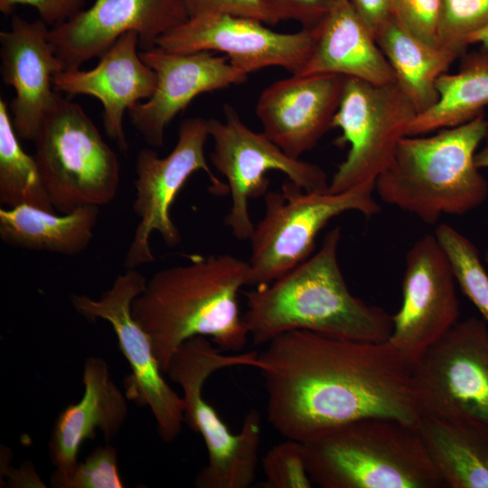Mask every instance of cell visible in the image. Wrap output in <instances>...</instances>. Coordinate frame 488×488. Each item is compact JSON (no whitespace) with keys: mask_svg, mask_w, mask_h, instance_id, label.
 Here are the masks:
<instances>
[{"mask_svg":"<svg viewBox=\"0 0 488 488\" xmlns=\"http://www.w3.org/2000/svg\"><path fill=\"white\" fill-rule=\"evenodd\" d=\"M258 353L271 426L303 442L335 426L379 417L417 426L414 367L388 341L360 342L293 330Z\"/></svg>","mask_w":488,"mask_h":488,"instance_id":"cell-1","label":"cell"},{"mask_svg":"<svg viewBox=\"0 0 488 488\" xmlns=\"http://www.w3.org/2000/svg\"><path fill=\"white\" fill-rule=\"evenodd\" d=\"M475 43H479L483 47L488 48V26L471 36L469 44Z\"/></svg>","mask_w":488,"mask_h":488,"instance_id":"cell-38","label":"cell"},{"mask_svg":"<svg viewBox=\"0 0 488 488\" xmlns=\"http://www.w3.org/2000/svg\"><path fill=\"white\" fill-rule=\"evenodd\" d=\"M482 144L474 157L475 164L479 169L488 168V128Z\"/></svg>","mask_w":488,"mask_h":488,"instance_id":"cell-37","label":"cell"},{"mask_svg":"<svg viewBox=\"0 0 488 488\" xmlns=\"http://www.w3.org/2000/svg\"><path fill=\"white\" fill-rule=\"evenodd\" d=\"M487 128L483 114L431 135L404 136L374 190L385 203L429 225L445 214L469 212L488 195V183L474 161Z\"/></svg>","mask_w":488,"mask_h":488,"instance_id":"cell-4","label":"cell"},{"mask_svg":"<svg viewBox=\"0 0 488 488\" xmlns=\"http://www.w3.org/2000/svg\"><path fill=\"white\" fill-rule=\"evenodd\" d=\"M373 191L307 192L291 181L280 192H267L265 213L249 238V286H263L313 255L318 233L333 218L358 211L371 217L380 211Z\"/></svg>","mask_w":488,"mask_h":488,"instance_id":"cell-8","label":"cell"},{"mask_svg":"<svg viewBox=\"0 0 488 488\" xmlns=\"http://www.w3.org/2000/svg\"><path fill=\"white\" fill-rule=\"evenodd\" d=\"M209 137L208 119L188 118L181 123L177 142L169 155L160 157L152 149L139 152L136 163V198L133 211L140 221L125 258L127 269L155 260L149 242L154 231L160 234L167 247L174 248L180 244L181 235L170 211L192 174L198 171L207 174L212 194L222 195L229 192L228 185L213 174L207 164L204 146Z\"/></svg>","mask_w":488,"mask_h":488,"instance_id":"cell-11","label":"cell"},{"mask_svg":"<svg viewBox=\"0 0 488 488\" xmlns=\"http://www.w3.org/2000/svg\"><path fill=\"white\" fill-rule=\"evenodd\" d=\"M422 413L488 424V325L458 321L414 366Z\"/></svg>","mask_w":488,"mask_h":488,"instance_id":"cell-13","label":"cell"},{"mask_svg":"<svg viewBox=\"0 0 488 488\" xmlns=\"http://www.w3.org/2000/svg\"><path fill=\"white\" fill-rule=\"evenodd\" d=\"M42 20L33 22L13 15L11 28L0 33L1 76L15 96L10 102L13 124L18 137L34 140L41 125L60 92L54 76L62 64Z\"/></svg>","mask_w":488,"mask_h":488,"instance_id":"cell-19","label":"cell"},{"mask_svg":"<svg viewBox=\"0 0 488 488\" xmlns=\"http://www.w3.org/2000/svg\"><path fill=\"white\" fill-rule=\"evenodd\" d=\"M435 236L451 264L456 284L488 325V273L475 245L451 225L439 224Z\"/></svg>","mask_w":488,"mask_h":488,"instance_id":"cell-28","label":"cell"},{"mask_svg":"<svg viewBox=\"0 0 488 488\" xmlns=\"http://www.w3.org/2000/svg\"><path fill=\"white\" fill-rule=\"evenodd\" d=\"M456 280L435 234L417 239L405 259L402 303L388 342L413 367L458 321Z\"/></svg>","mask_w":488,"mask_h":488,"instance_id":"cell-15","label":"cell"},{"mask_svg":"<svg viewBox=\"0 0 488 488\" xmlns=\"http://www.w3.org/2000/svg\"><path fill=\"white\" fill-rule=\"evenodd\" d=\"M146 282L140 272L131 268L119 275L99 299L73 295L70 301L87 319H102L111 324L131 369L125 382L127 398L147 406L161 438L172 442L184 422L183 401L164 379L151 339L132 314V303L145 290Z\"/></svg>","mask_w":488,"mask_h":488,"instance_id":"cell-12","label":"cell"},{"mask_svg":"<svg viewBox=\"0 0 488 488\" xmlns=\"http://www.w3.org/2000/svg\"><path fill=\"white\" fill-rule=\"evenodd\" d=\"M204 336L183 343L165 373L183 391L184 422L199 433L208 452V464L195 478L199 488H247L256 477L261 442V417L249 410L238 434H233L202 396L206 380L216 371L236 366H259L258 353L225 354Z\"/></svg>","mask_w":488,"mask_h":488,"instance_id":"cell-6","label":"cell"},{"mask_svg":"<svg viewBox=\"0 0 488 488\" xmlns=\"http://www.w3.org/2000/svg\"><path fill=\"white\" fill-rule=\"evenodd\" d=\"M485 262H486V264L488 266V250H487V252L485 254Z\"/></svg>","mask_w":488,"mask_h":488,"instance_id":"cell-39","label":"cell"},{"mask_svg":"<svg viewBox=\"0 0 488 488\" xmlns=\"http://www.w3.org/2000/svg\"><path fill=\"white\" fill-rule=\"evenodd\" d=\"M488 26V0H439V46L464 55L469 39Z\"/></svg>","mask_w":488,"mask_h":488,"instance_id":"cell-29","label":"cell"},{"mask_svg":"<svg viewBox=\"0 0 488 488\" xmlns=\"http://www.w3.org/2000/svg\"><path fill=\"white\" fill-rule=\"evenodd\" d=\"M189 18L205 14H230L276 24L261 0H183Z\"/></svg>","mask_w":488,"mask_h":488,"instance_id":"cell-34","label":"cell"},{"mask_svg":"<svg viewBox=\"0 0 488 488\" xmlns=\"http://www.w3.org/2000/svg\"><path fill=\"white\" fill-rule=\"evenodd\" d=\"M266 488H310L312 480L306 469L302 445L287 439L273 446L262 459Z\"/></svg>","mask_w":488,"mask_h":488,"instance_id":"cell-31","label":"cell"},{"mask_svg":"<svg viewBox=\"0 0 488 488\" xmlns=\"http://www.w3.org/2000/svg\"><path fill=\"white\" fill-rule=\"evenodd\" d=\"M189 19L183 0H95L92 5L50 28L49 40L63 70L80 69L101 55L125 33L136 32L142 51Z\"/></svg>","mask_w":488,"mask_h":488,"instance_id":"cell-16","label":"cell"},{"mask_svg":"<svg viewBox=\"0 0 488 488\" xmlns=\"http://www.w3.org/2000/svg\"><path fill=\"white\" fill-rule=\"evenodd\" d=\"M393 17L411 33L439 46V0H389Z\"/></svg>","mask_w":488,"mask_h":488,"instance_id":"cell-32","label":"cell"},{"mask_svg":"<svg viewBox=\"0 0 488 488\" xmlns=\"http://www.w3.org/2000/svg\"><path fill=\"white\" fill-rule=\"evenodd\" d=\"M313 52L298 75L336 74L375 85L396 83L374 35L349 0L340 3L315 27Z\"/></svg>","mask_w":488,"mask_h":488,"instance_id":"cell-22","label":"cell"},{"mask_svg":"<svg viewBox=\"0 0 488 488\" xmlns=\"http://www.w3.org/2000/svg\"><path fill=\"white\" fill-rule=\"evenodd\" d=\"M349 2L374 37L393 16L389 0H349Z\"/></svg>","mask_w":488,"mask_h":488,"instance_id":"cell-36","label":"cell"},{"mask_svg":"<svg viewBox=\"0 0 488 488\" xmlns=\"http://www.w3.org/2000/svg\"><path fill=\"white\" fill-rule=\"evenodd\" d=\"M33 142L34 158L55 211L99 207L115 198L120 181L117 156L77 103L59 94Z\"/></svg>","mask_w":488,"mask_h":488,"instance_id":"cell-7","label":"cell"},{"mask_svg":"<svg viewBox=\"0 0 488 488\" xmlns=\"http://www.w3.org/2000/svg\"><path fill=\"white\" fill-rule=\"evenodd\" d=\"M87 0H0V10L11 14L16 5H26L34 7L48 26H55L68 21L79 12Z\"/></svg>","mask_w":488,"mask_h":488,"instance_id":"cell-35","label":"cell"},{"mask_svg":"<svg viewBox=\"0 0 488 488\" xmlns=\"http://www.w3.org/2000/svg\"><path fill=\"white\" fill-rule=\"evenodd\" d=\"M99 215L95 205L61 215L26 204L1 209L0 238L14 248L75 256L89 245Z\"/></svg>","mask_w":488,"mask_h":488,"instance_id":"cell-24","label":"cell"},{"mask_svg":"<svg viewBox=\"0 0 488 488\" xmlns=\"http://www.w3.org/2000/svg\"><path fill=\"white\" fill-rule=\"evenodd\" d=\"M248 261L230 254L193 256L161 269L132 303L135 320L149 335L163 372L178 348L195 336L209 337L224 352L244 348L249 337L239 292L249 286Z\"/></svg>","mask_w":488,"mask_h":488,"instance_id":"cell-2","label":"cell"},{"mask_svg":"<svg viewBox=\"0 0 488 488\" xmlns=\"http://www.w3.org/2000/svg\"><path fill=\"white\" fill-rule=\"evenodd\" d=\"M0 202L54 212L34 156L22 148L6 102L0 99Z\"/></svg>","mask_w":488,"mask_h":488,"instance_id":"cell-27","label":"cell"},{"mask_svg":"<svg viewBox=\"0 0 488 488\" xmlns=\"http://www.w3.org/2000/svg\"><path fill=\"white\" fill-rule=\"evenodd\" d=\"M84 394L75 404L68 405L58 416L49 443L50 456L63 475L78 464L80 446L94 439L99 429L107 442L119 431L127 406L126 397L109 377L106 361L89 357L83 368Z\"/></svg>","mask_w":488,"mask_h":488,"instance_id":"cell-21","label":"cell"},{"mask_svg":"<svg viewBox=\"0 0 488 488\" xmlns=\"http://www.w3.org/2000/svg\"><path fill=\"white\" fill-rule=\"evenodd\" d=\"M265 24L247 16L205 14L170 30L156 46L173 52H219L246 74L272 66L300 74L313 52L315 28L286 33Z\"/></svg>","mask_w":488,"mask_h":488,"instance_id":"cell-14","label":"cell"},{"mask_svg":"<svg viewBox=\"0 0 488 488\" xmlns=\"http://www.w3.org/2000/svg\"><path fill=\"white\" fill-rule=\"evenodd\" d=\"M417 114L397 83L375 85L346 78L333 128L342 132L335 144H349L350 147L327 190L374 191L378 177L391 164L397 146L408 136L409 124Z\"/></svg>","mask_w":488,"mask_h":488,"instance_id":"cell-9","label":"cell"},{"mask_svg":"<svg viewBox=\"0 0 488 488\" xmlns=\"http://www.w3.org/2000/svg\"><path fill=\"white\" fill-rule=\"evenodd\" d=\"M375 40L394 72L397 85L418 114L432 107L438 99L437 79L447 72L458 56L421 40L393 16L377 33Z\"/></svg>","mask_w":488,"mask_h":488,"instance_id":"cell-25","label":"cell"},{"mask_svg":"<svg viewBox=\"0 0 488 488\" xmlns=\"http://www.w3.org/2000/svg\"><path fill=\"white\" fill-rule=\"evenodd\" d=\"M307 472L323 488H444L417 426L371 417L300 442Z\"/></svg>","mask_w":488,"mask_h":488,"instance_id":"cell-5","label":"cell"},{"mask_svg":"<svg viewBox=\"0 0 488 488\" xmlns=\"http://www.w3.org/2000/svg\"><path fill=\"white\" fill-rule=\"evenodd\" d=\"M417 428L446 488H488V424L422 413Z\"/></svg>","mask_w":488,"mask_h":488,"instance_id":"cell-23","label":"cell"},{"mask_svg":"<svg viewBox=\"0 0 488 488\" xmlns=\"http://www.w3.org/2000/svg\"><path fill=\"white\" fill-rule=\"evenodd\" d=\"M224 119H208L213 147L210 160L228 182L231 207L225 218L233 236L239 240L249 239L255 224L249 211V200L268 192L266 174L278 171L307 192L328 189L324 171L318 165L292 158L263 133L247 127L230 105L223 108Z\"/></svg>","mask_w":488,"mask_h":488,"instance_id":"cell-10","label":"cell"},{"mask_svg":"<svg viewBox=\"0 0 488 488\" xmlns=\"http://www.w3.org/2000/svg\"><path fill=\"white\" fill-rule=\"evenodd\" d=\"M340 240L341 228L336 226L306 260L245 293L243 319L255 344L293 330L360 342L389 340L392 315L350 292L338 261Z\"/></svg>","mask_w":488,"mask_h":488,"instance_id":"cell-3","label":"cell"},{"mask_svg":"<svg viewBox=\"0 0 488 488\" xmlns=\"http://www.w3.org/2000/svg\"><path fill=\"white\" fill-rule=\"evenodd\" d=\"M455 73L442 74L436 80V102L417 114L408 136L433 133L467 123L484 114L488 107V48L465 53Z\"/></svg>","mask_w":488,"mask_h":488,"instance_id":"cell-26","label":"cell"},{"mask_svg":"<svg viewBox=\"0 0 488 488\" xmlns=\"http://www.w3.org/2000/svg\"><path fill=\"white\" fill-rule=\"evenodd\" d=\"M52 487L58 488H122L117 459L113 446L95 448L86 460L78 463L72 470L63 475L53 473Z\"/></svg>","mask_w":488,"mask_h":488,"instance_id":"cell-30","label":"cell"},{"mask_svg":"<svg viewBox=\"0 0 488 488\" xmlns=\"http://www.w3.org/2000/svg\"><path fill=\"white\" fill-rule=\"evenodd\" d=\"M156 75L153 95L129 109L131 122L153 147L164 143L167 125L198 95L244 83L248 74L211 52H173L158 46L139 52Z\"/></svg>","mask_w":488,"mask_h":488,"instance_id":"cell-17","label":"cell"},{"mask_svg":"<svg viewBox=\"0 0 488 488\" xmlns=\"http://www.w3.org/2000/svg\"><path fill=\"white\" fill-rule=\"evenodd\" d=\"M138 46L137 33H125L101 55L95 68L62 70L53 78L56 91L88 95L101 102L106 134L123 152L128 148L125 112L139 100L148 99L156 87V75L140 58Z\"/></svg>","mask_w":488,"mask_h":488,"instance_id":"cell-20","label":"cell"},{"mask_svg":"<svg viewBox=\"0 0 488 488\" xmlns=\"http://www.w3.org/2000/svg\"><path fill=\"white\" fill-rule=\"evenodd\" d=\"M346 77L292 75L267 87L256 105L262 133L292 158L312 150L333 129Z\"/></svg>","mask_w":488,"mask_h":488,"instance_id":"cell-18","label":"cell"},{"mask_svg":"<svg viewBox=\"0 0 488 488\" xmlns=\"http://www.w3.org/2000/svg\"><path fill=\"white\" fill-rule=\"evenodd\" d=\"M340 1L261 0L276 23L284 20H293L307 29L318 25Z\"/></svg>","mask_w":488,"mask_h":488,"instance_id":"cell-33","label":"cell"}]
</instances>
